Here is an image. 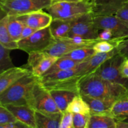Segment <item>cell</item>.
I'll use <instances>...</instances> for the list:
<instances>
[{
	"label": "cell",
	"mask_w": 128,
	"mask_h": 128,
	"mask_svg": "<svg viewBox=\"0 0 128 128\" xmlns=\"http://www.w3.org/2000/svg\"><path fill=\"white\" fill-rule=\"evenodd\" d=\"M99 30L96 28L92 12L85 14L72 21V27L68 36L79 35L86 39H98Z\"/></svg>",
	"instance_id": "obj_10"
},
{
	"label": "cell",
	"mask_w": 128,
	"mask_h": 128,
	"mask_svg": "<svg viewBox=\"0 0 128 128\" xmlns=\"http://www.w3.org/2000/svg\"><path fill=\"white\" fill-rule=\"evenodd\" d=\"M31 70L28 68L13 67L0 73V94L7 90Z\"/></svg>",
	"instance_id": "obj_14"
},
{
	"label": "cell",
	"mask_w": 128,
	"mask_h": 128,
	"mask_svg": "<svg viewBox=\"0 0 128 128\" xmlns=\"http://www.w3.org/2000/svg\"><path fill=\"white\" fill-rule=\"evenodd\" d=\"M66 110L72 113L91 115L90 106L80 94H78L74 98L73 100L69 104Z\"/></svg>",
	"instance_id": "obj_24"
},
{
	"label": "cell",
	"mask_w": 128,
	"mask_h": 128,
	"mask_svg": "<svg viewBox=\"0 0 128 128\" xmlns=\"http://www.w3.org/2000/svg\"><path fill=\"white\" fill-rule=\"evenodd\" d=\"M18 121L13 114L3 105L0 104V125Z\"/></svg>",
	"instance_id": "obj_30"
},
{
	"label": "cell",
	"mask_w": 128,
	"mask_h": 128,
	"mask_svg": "<svg viewBox=\"0 0 128 128\" xmlns=\"http://www.w3.org/2000/svg\"><path fill=\"white\" fill-rule=\"evenodd\" d=\"M83 62L70 70L43 75L40 78V81L48 91L68 90L80 94L79 83L82 78L81 71Z\"/></svg>",
	"instance_id": "obj_2"
},
{
	"label": "cell",
	"mask_w": 128,
	"mask_h": 128,
	"mask_svg": "<svg viewBox=\"0 0 128 128\" xmlns=\"http://www.w3.org/2000/svg\"><path fill=\"white\" fill-rule=\"evenodd\" d=\"M28 105L35 111L42 113L62 112L58 108L50 91L45 88L39 80L31 90Z\"/></svg>",
	"instance_id": "obj_5"
},
{
	"label": "cell",
	"mask_w": 128,
	"mask_h": 128,
	"mask_svg": "<svg viewBox=\"0 0 128 128\" xmlns=\"http://www.w3.org/2000/svg\"><path fill=\"white\" fill-rule=\"evenodd\" d=\"M38 30H38V29H36V28H33L30 27V26H25L24 27L23 30H22V33H21L20 40H22V39L26 38H28L29 36L33 34L35 32H36V31H38Z\"/></svg>",
	"instance_id": "obj_38"
},
{
	"label": "cell",
	"mask_w": 128,
	"mask_h": 128,
	"mask_svg": "<svg viewBox=\"0 0 128 128\" xmlns=\"http://www.w3.org/2000/svg\"><path fill=\"white\" fill-rule=\"evenodd\" d=\"M125 120V121H128V118H126L125 120Z\"/></svg>",
	"instance_id": "obj_43"
},
{
	"label": "cell",
	"mask_w": 128,
	"mask_h": 128,
	"mask_svg": "<svg viewBox=\"0 0 128 128\" xmlns=\"http://www.w3.org/2000/svg\"><path fill=\"white\" fill-rule=\"evenodd\" d=\"M126 39V38H113L106 41H98L92 46V48L96 53L108 52L118 47L119 44Z\"/></svg>",
	"instance_id": "obj_25"
},
{
	"label": "cell",
	"mask_w": 128,
	"mask_h": 128,
	"mask_svg": "<svg viewBox=\"0 0 128 128\" xmlns=\"http://www.w3.org/2000/svg\"><path fill=\"white\" fill-rule=\"evenodd\" d=\"M114 35L112 31L110 30H103L101 32H99L98 40L100 41H106L113 38Z\"/></svg>",
	"instance_id": "obj_37"
},
{
	"label": "cell",
	"mask_w": 128,
	"mask_h": 128,
	"mask_svg": "<svg viewBox=\"0 0 128 128\" xmlns=\"http://www.w3.org/2000/svg\"><path fill=\"white\" fill-rule=\"evenodd\" d=\"M116 120L110 115L91 114L88 128H116Z\"/></svg>",
	"instance_id": "obj_23"
},
{
	"label": "cell",
	"mask_w": 128,
	"mask_h": 128,
	"mask_svg": "<svg viewBox=\"0 0 128 128\" xmlns=\"http://www.w3.org/2000/svg\"><path fill=\"white\" fill-rule=\"evenodd\" d=\"M115 15L124 21H128V0H126L123 2Z\"/></svg>",
	"instance_id": "obj_35"
},
{
	"label": "cell",
	"mask_w": 128,
	"mask_h": 128,
	"mask_svg": "<svg viewBox=\"0 0 128 128\" xmlns=\"http://www.w3.org/2000/svg\"><path fill=\"white\" fill-rule=\"evenodd\" d=\"M40 78L32 71L16 81L4 92L0 94V104L28 105V100L31 90Z\"/></svg>",
	"instance_id": "obj_3"
},
{
	"label": "cell",
	"mask_w": 128,
	"mask_h": 128,
	"mask_svg": "<svg viewBox=\"0 0 128 128\" xmlns=\"http://www.w3.org/2000/svg\"><path fill=\"white\" fill-rule=\"evenodd\" d=\"M116 128H128V122L125 120H116Z\"/></svg>",
	"instance_id": "obj_41"
},
{
	"label": "cell",
	"mask_w": 128,
	"mask_h": 128,
	"mask_svg": "<svg viewBox=\"0 0 128 128\" xmlns=\"http://www.w3.org/2000/svg\"><path fill=\"white\" fill-rule=\"evenodd\" d=\"M80 48L83 47H81L73 43L64 37L62 38L56 39L54 42L43 51L50 56L60 58L66 54Z\"/></svg>",
	"instance_id": "obj_16"
},
{
	"label": "cell",
	"mask_w": 128,
	"mask_h": 128,
	"mask_svg": "<svg viewBox=\"0 0 128 128\" xmlns=\"http://www.w3.org/2000/svg\"><path fill=\"white\" fill-rule=\"evenodd\" d=\"M96 52L92 47H83L73 50L66 54L62 58L71 59L78 61H84L90 59ZM62 58V57H61Z\"/></svg>",
	"instance_id": "obj_27"
},
{
	"label": "cell",
	"mask_w": 128,
	"mask_h": 128,
	"mask_svg": "<svg viewBox=\"0 0 128 128\" xmlns=\"http://www.w3.org/2000/svg\"><path fill=\"white\" fill-rule=\"evenodd\" d=\"M55 40L48 26L38 30L28 38L20 40L18 42V49L28 54L35 51H43Z\"/></svg>",
	"instance_id": "obj_7"
},
{
	"label": "cell",
	"mask_w": 128,
	"mask_h": 128,
	"mask_svg": "<svg viewBox=\"0 0 128 128\" xmlns=\"http://www.w3.org/2000/svg\"><path fill=\"white\" fill-rule=\"evenodd\" d=\"M24 26L25 24L23 22L19 20L16 16H10L8 22V29L14 41L16 42L20 41Z\"/></svg>",
	"instance_id": "obj_26"
},
{
	"label": "cell",
	"mask_w": 128,
	"mask_h": 128,
	"mask_svg": "<svg viewBox=\"0 0 128 128\" xmlns=\"http://www.w3.org/2000/svg\"><path fill=\"white\" fill-rule=\"evenodd\" d=\"M74 128H88L91 115L73 113Z\"/></svg>",
	"instance_id": "obj_31"
},
{
	"label": "cell",
	"mask_w": 128,
	"mask_h": 128,
	"mask_svg": "<svg viewBox=\"0 0 128 128\" xmlns=\"http://www.w3.org/2000/svg\"><path fill=\"white\" fill-rule=\"evenodd\" d=\"M125 0H111L110 4L104 11L102 16H110L115 15Z\"/></svg>",
	"instance_id": "obj_33"
},
{
	"label": "cell",
	"mask_w": 128,
	"mask_h": 128,
	"mask_svg": "<svg viewBox=\"0 0 128 128\" xmlns=\"http://www.w3.org/2000/svg\"><path fill=\"white\" fill-rule=\"evenodd\" d=\"M73 114L72 112L67 110L62 112V117L59 128H74Z\"/></svg>",
	"instance_id": "obj_34"
},
{
	"label": "cell",
	"mask_w": 128,
	"mask_h": 128,
	"mask_svg": "<svg viewBox=\"0 0 128 128\" xmlns=\"http://www.w3.org/2000/svg\"><path fill=\"white\" fill-rule=\"evenodd\" d=\"M124 58L117 53L101 64L94 72L104 80L120 84L128 88V79L124 78L120 73V66Z\"/></svg>",
	"instance_id": "obj_8"
},
{
	"label": "cell",
	"mask_w": 128,
	"mask_h": 128,
	"mask_svg": "<svg viewBox=\"0 0 128 128\" xmlns=\"http://www.w3.org/2000/svg\"><path fill=\"white\" fill-rule=\"evenodd\" d=\"M11 50L0 44V73L14 67L10 56Z\"/></svg>",
	"instance_id": "obj_29"
},
{
	"label": "cell",
	"mask_w": 128,
	"mask_h": 128,
	"mask_svg": "<svg viewBox=\"0 0 128 128\" xmlns=\"http://www.w3.org/2000/svg\"><path fill=\"white\" fill-rule=\"evenodd\" d=\"M51 0H0L1 10L9 16H19L48 7Z\"/></svg>",
	"instance_id": "obj_6"
},
{
	"label": "cell",
	"mask_w": 128,
	"mask_h": 128,
	"mask_svg": "<svg viewBox=\"0 0 128 128\" xmlns=\"http://www.w3.org/2000/svg\"><path fill=\"white\" fill-rule=\"evenodd\" d=\"M110 115L116 120H125L128 118V92L116 100Z\"/></svg>",
	"instance_id": "obj_21"
},
{
	"label": "cell",
	"mask_w": 128,
	"mask_h": 128,
	"mask_svg": "<svg viewBox=\"0 0 128 128\" xmlns=\"http://www.w3.org/2000/svg\"><path fill=\"white\" fill-rule=\"evenodd\" d=\"M94 21L99 31L110 30L112 31L114 38H128V21L116 15L94 16Z\"/></svg>",
	"instance_id": "obj_9"
},
{
	"label": "cell",
	"mask_w": 128,
	"mask_h": 128,
	"mask_svg": "<svg viewBox=\"0 0 128 128\" xmlns=\"http://www.w3.org/2000/svg\"><path fill=\"white\" fill-rule=\"evenodd\" d=\"M81 96L90 106L91 115H110L111 108L116 100H117L111 98H96L84 95Z\"/></svg>",
	"instance_id": "obj_15"
},
{
	"label": "cell",
	"mask_w": 128,
	"mask_h": 128,
	"mask_svg": "<svg viewBox=\"0 0 128 128\" xmlns=\"http://www.w3.org/2000/svg\"><path fill=\"white\" fill-rule=\"evenodd\" d=\"M93 4L92 14L94 16H102L104 11L110 4L111 0H91Z\"/></svg>",
	"instance_id": "obj_32"
},
{
	"label": "cell",
	"mask_w": 128,
	"mask_h": 128,
	"mask_svg": "<svg viewBox=\"0 0 128 128\" xmlns=\"http://www.w3.org/2000/svg\"><path fill=\"white\" fill-rule=\"evenodd\" d=\"M93 4L91 0L61 1L52 2L45 9L52 19L74 20L85 14L92 12Z\"/></svg>",
	"instance_id": "obj_4"
},
{
	"label": "cell",
	"mask_w": 128,
	"mask_h": 128,
	"mask_svg": "<svg viewBox=\"0 0 128 128\" xmlns=\"http://www.w3.org/2000/svg\"><path fill=\"white\" fill-rule=\"evenodd\" d=\"M62 112L42 113L35 112L37 128H59Z\"/></svg>",
	"instance_id": "obj_18"
},
{
	"label": "cell",
	"mask_w": 128,
	"mask_h": 128,
	"mask_svg": "<svg viewBox=\"0 0 128 128\" xmlns=\"http://www.w3.org/2000/svg\"><path fill=\"white\" fill-rule=\"evenodd\" d=\"M117 53H118V48H116L108 52H98L91 56L90 59L84 61L81 70V75L82 78L93 72L101 64Z\"/></svg>",
	"instance_id": "obj_17"
},
{
	"label": "cell",
	"mask_w": 128,
	"mask_h": 128,
	"mask_svg": "<svg viewBox=\"0 0 128 128\" xmlns=\"http://www.w3.org/2000/svg\"><path fill=\"white\" fill-rule=\"evenodd\" d=\"M125 1H126V0H125Z\"/></svg>",
	"instance_id": "obj_44"
},
{
	"label": "cell",
	"mask_w": 128,
	"mask_h": 128,
	"mask_svg": "<svg viewBox=\"0 0 128 128\" xmlns=\"http://www.w3.org/2000/svg\"><path fill=\"white\" fill-rule=\"evenodd\" d=\"M52 2H61V1H81V0H51Z\"/></svg>",
	"instance_id": "obj_42"
},
{
	"label": "cell",
	"mask_w": 128,
	"mask_h": 128,
	"mask_svg": "<svg viewBox=\"0 0 128 128\" xmlns=\"http://www.w3.org/2000/svg\"></svg>",
	"instance_id": "obj_45"
},
{
	"label": "cell",
	"mask_w": 128,
	"mask_h": 128,
	"mask_svg": "<svg viewBox=\"0 0 128 128\" xmlns=\"http://www.w3.org/2000/svg\"><path fill=\"white\" fill-rule=\"evenodd\" d=\"M50 91L58 108L61 112L66 111L69 104L76 95L78 94L76 92L68 90H54Z\"/></svg>",
	"instance_id": "obj_20"
},
{
	"label": "cell",
	"mask_w": 128,
	"mask_h": 128,
	"mask_svg": "<svg viewBox=\"0 0 128 128\" xmlns=\"http://www.w3.org/2000/svg\"><path fill=\"white\" fill-rule=\"evenodd\" d=\"M83 61H75V60H71V59L66 58H60L57 60L56 62L51 66V68L44 74H51L52 72H58L62 70H70V69L76 67L80 63H81Z\"/></svg>",
	"instance_id": "obj_28"
},
{
	"label": "cell",
	"mask_w": 128,
	"mask_h": 128,
	"mask_svg": "<svg viewBox=\"0 0 128 128\" xmlns=\"http://www.w3.org/2000/svg\"><path fill=\"white\" fill-rule=\"evenodd\" d=\"M0 128H29L28 126H26L24 123L20 121L16 122H11V123L5 124L0 125Z\"/></svg>",
	"instance_id": "obj_39"
},
{
	"label": "cell",
	"mask_w": 128,
	"mask_h": 128,
	"mask_svg": "<svg viewBox=\"0 0 128 128\" xmlns=\"http://www.w3.org/2000/svg\"><path fill=\"white\" fill-rule=\"evenodd\" d=\"M79 90L80 94L96 98L118 99L128 92L126 86L104 80L94 72L81 78Z\"/></svg>",
	"instance_id": "obj_1"
},
{
	"label": "cell",
	"mask_w": 128,
	"mask_h": 128,
	"mask_svg": "<svg viewBox=\"0 0 128 128\" xmlns=\"http://www.w3.org/2000/svg\"><path fill=\"white\" fill-rule=\"evenodd\" d=\"M9 17V15H6L0 20V44L11 50H17L18 42L12 40L8 29Z\"/></svg>",
	"instance_id": "obj_22"
},
{
	"label": "cell",
	"mask_w": 128,
	"mask_h": 128,
	"mask_svg": "<svg viewBox=\"0 0 128 128\" xmlns=\"http://www.w3.org/2000/svg\"><path fill=\"white\" fill-rule=\"evenodd\" d=\"M73 20L52 19L50 25V31L55 39L67 37L71 31Z\"/></svg>",
	"instance_id": "obj_19"
},
{
	"label": "cell",
	"mask_w": 128,
	"mask_h": 128,
	"mask_svg": "<svg viewBox=\"0 0 128 128\" xmlns=\"http://www.w3.org/2000/svg\"><path fill=\"white\" fill-rule=\"evenodd\" d=\"M6 106L18 121L28 126L29 128H37L35 118L36 111L27 105L6 104Z\"/></svg>",
	"instance_id": "obj_13"
},
{
	"label": "cell",
	"mask_w": 128,
	"mask_h": 128,
	"mask_svg": "<svg viewBox=\"0 0 128 128\" xmlns=\"http://www.w3.org/2000/svg\"><path fill=\"white\" fill-rule=\"evenodd\" d=\"M27 65L25 67L31 68L32 73L41 78L57 61L58 58L48 55L44 51H35L28 54Z\"/></svg>",
	"instance_id": "obj_11"
},
{
	"label": "cell",
	"mask_w": 128,
	"mask_h": 128,
	"mask_svg": "<svg viewBox=\"0 0 128 128\" xmlns=\"http://www.w3.org/2000/svg\"><path fill=\"white\" fill-rule=\"evenodd\" d=\"M18 18L23 22L25 26L41 30L50 26L52 17L46 11L40 10L22 15L16 16Z\"/></svg>",
	"instance_id": "obj_12"
},
{
	"label": "cell",
	"mask_w": 128,
	"mask_h": 128,
	"mask_svg": "<svg viewBox=\"0 0 128 128\" xmlns=\"http://www.w3.org/2000/svg\"><path fill=\"white\" fill-rule=\"evenodd\" d=\"M120 73L124 78L128 79V58H124L120 66Z\"/></svg>",
	"instance_id": "obj_40"
},
{
	"label": "cell",
	"mask_w": 128,
	"mask_h": 128,
	"mask_svg": "<svg viewBox=\"0 0 128 128\" xmlns=\"http://www.w3.org/2000/svg\"><path fill=\"white\" fill-rule=\"evenodd\" d=\"M118 53L124 58H128V38L122 41L118 47Z\"/></svg>",
	"instance_id": "obj_36"
}]
</instances>
